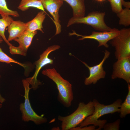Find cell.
<instances>
[{
    "label": "cell",
    "instance_id": "3",
    "mask_svg": "<svg viewBox=\"0 0 130 130\" xmlns=\"http://www.w3.org/2000/svg\"><path fill=\"white\" fill-rule=\"evenodd\" d=\"M94 110L92 101H90L87 104L79 102L76 110L71 114L58 116V120L61 122V130H71L77 127L86 117L92 114Z\"/></svg>",
    "mask_w": 130,
    "mask_h": 130
},
{
    "label": "cell",
    "instance_id": "28",
    "mask_svg": "<svg viewBox=\"0 0 130 130\" xmlns=\"http://www.w3.org/2000/svg\"><path fill=\"white\" fill-rule=\"evenodd\" d=\"M96 0L98 2H102L104 1L105 0Z\"/></svg>",
    "mask_w": 130,
    "mask_h": 130
},
{
    "label": "cell",
    "instance_id": "19",
    "mask_svg": "<svg viewBox=\"0 0 130 130\" xmlns=\"http://www.w3.org/2000/svg\"><path fill=\"white\" fill-rule=\"evenodd\" d=\"M130 8L125 7L117 14L119 19V24L125 26L130 25Z\"/></svg>",
    "mask_w": 130,
    "mask_h": 130
},
{
    "label": "cell",
    "instance_id": "22",
    "mask_svg": "<svg viewBox=\"0 0 130 130\" xmlns=\"http://www.w3.org/2000/svg\"><path fill=\"white\" fill-rule=\"evenodd\" d=\"M112 11L117 14L123 9L122 6L125 1L124 0H109Z\"/></svg>",
    "mask_w": 130,
    "mask_h": 130
},
{
    "label": "cell",
    "instance_id": "16",
    "mask_svg": "<svg viewBox=\"0 0 130 130\" xmlns=\"http://www.w3.org/2000/svg\"><path fill=\"white\" fill-rule=\"evenodd\" d=\"M31 7H35L46 12L40 0H21L18 8L21 11H25Z\"/></svg>",
    "mask_w": 130,
    "mask_h": 130
},
{
    "label": "cell",
    "instance_id": "29",
    "mask_svg": "<svg viewBox=\"0 0 130 130\" xmlns=\"http://www.w3.org/2000/svg\"><path fill=\"white\" fill-rule=\"evenodd\" d=\"M2 104H0V109L2 107Z\"/></svg>",
    "mask_w": 130,
    "mask_h": 130
},
{
    "label": "cell",
    "instance_id": "9",
    "mask_svg": "<svg viewBox=\"0 0 130 130\" xmlns=\"http://www.w3.org/2000/svg\"><path fill=\"white\" fill-rule=\"evenodd\" d=\"M104 53V57L102 61L98 64L95 65L90 66L85 62L82 61L88 68L90 72L89 76L85 78L84 80V84L85 85H89L92 84H95L100 79L105 78L106 72L104 70L103 65L105 60L109 57L110 52L107 50H105Z\"/></svg>",
    "mask_w": 130,
    "mask_h": 130
},
{
    "label": "cell",
    "instance_id": "23",
    "mask_svg": "<svg viewBox=\"0 0 130 130\" xmlns=\"http://www.w3.org/2000/svg\"><path fill=\"white\" fill-rule=\"evenodd\" d=\"M120 120L118 119L115 122L110 123L106 124L103 128L105 130H118L120 128Z\"/></svg>",
    "mask_w": 130,
    "mask_h": 130
},
{
    "label": "cell",
    "instance_id": "1",
    "mask_svg": "<svg viewBox=\"0 0 130 130\" xmlns=\"http://www.w3.org/2000/svg\"><path fill=\"white\" fill-rule=\"evenodd\" d=\"M92 102L94 108L93 113L86 117L78 125L79 127H82L92 124L95 126H98V128L95 130H100L103 128L107 120H98V119L105 114L119 112L122 100L118 99L112 104L107 105L100 104L95 99H93Z\"/></svg>",
    "mask_w": 130,
    "mask_h": 130
},
{
    "label": "cell",
    "instance_id": "20",
    "mask_svg": "<svg viewBox=\"0 0 130 130\" xmlns=\"http://www.w3.org/2000/svg\"><path fill=\"white\" fill-rule=\"evenodd\" d=\"M0 14L2 17L12 16L14 17L19 16L18 12L8 8L5 0H0Z\"/></svg>",
    "mask_w": 130,
    "mask_h": 130
},
{
    "label": "cell",
    "instance_id": "21",
    "mask_svg": "<svg viewBox=\"0 0 130 130\" xmlns=\"http://www.w3.org/2000/svg\"><path fill=\"white\" fill-rule=\"evenodd\" d=\"M0 62L5 63L7 64L14 63L17 64L22 66L24 68H26L27 65L18 61L10 57L2 51L0 47Z\"/></svg>",
    "mask_w": 130,
    "mask_h": 130
},
{
    "label": "cell",
    "instance_id": "12",
    "mask_svg": "<svg viewBox=\"0 0 130 130\" xmlns=\"http://www.w3.org/2000/svg\"><path fill=\"white\" fill-rule=\"evenodd\" d=\"M44 9H45L52 16L55 26V35L60 33L61 31L60 24L59 11L63 5V0H40Z\"/></svg>",
    "mask_w": 130,
    "mask_h": 130
},
{
    "label": "cell",
    "instance_id": "2",
    "mask_svg": "<svg viewBox=\"0 0 130 130\" xmlns=\"http://www.w3.org/2000/svg\"><path fill=\"white\" fill-rule=\"evenodd\" d=\"M42 73L56 84L58 92V98L60 102L65 107H70L74 98L72 84L63 78L54 68L44 70Z\"/></svg>",
    "mask_w": 130,
    "mask_h": 130
},
{
    "label": "cell",
    "instance_id": "25",
    "mask_svg": "<svg viewBox=\"0 0 130 130\" xmlns=\"http://www.w3.org/2000/svg\"><path fill=\"white\" fill-rule=\"evenodd\" d=\"M6 101V99L3 98L0 93V104H2Z\"/></svg>",
    "mask_w": 130,
    "mask_h": 130
},
{
    "label": "cell",
    "instance_id": "10",
    "mask_svg": "<svg viewBox=\"0 0 130 130\" xmlns=\"http://www.w3.org/2000/svg\"><path fill=\"white\" fill-rule=\"evenodd\" d=\"M37 31L30 32L26 30L21 35L13 40L18 42L19 46H9V52L12 54H19L26 56L28 49L30 46L33 38L37 33Z\"/></svg>",
    "mask_w": 130,
    "mask_h": 130
},
{
    "label": "cell",
    "instance_id": "30",
    "mask_svg": "<svg viewBox=\"0 0 130 130\" xmlns=\"http://www.w3.org/2000/svg\"><path fill=\"white\" fill-rule=\"evenodd\" d=\"M1 77V76H0V78Z\"/></svg>",
    "mask_w": 130,
    "mask_h": 130
},
{
    "label": "cell",
    "instance_id": "14",
    "mask_svg": "<svg viewBox=\"0 0 130 130\" xmlns=\"http://www.w3.org/2000/svg\"><path fill=\"white\" fill-rule=\"evenodd\" d=\"M46 13L45 12L41 11L33 19L26 23V30L31 32L39 30L44 33L42 24L46 17Z\"/></svg>",
    "mask_w": 130,
    "mask_h": 130
},
{
    "label": "cell",
    "instance_id": "4",
    "mask_svg": "<svg viewBox=\"0 0 130 130\" xmlns=\"http://www.w3.org/2000/svg\"><path fill=\"white\" fill-rule=\"evenodd\" d=\"M105 12L97 11L89 13L87 16L83 17H72L69 20L67 26L75 24H83L90 25L95 29L101 32L109 31L112 30L108 26L104 21Z\"/></svg>",
    "mask_w": 130,
    "mask_h": 130
},
{
    "label": "cell",
    "instance_id": "24",
    "mask_svg": "<svg viewBox=\"0 0 130 130\" xmlns=\"http://www.w3.org/2000/svg\"><path fill=\"white\" fill-rule=\"evenodd\" d=\"M95 126L94 125L87 127V126L80 127H76L72 129L71 130H95Z\"/></svg>",
    "mask_w": 130,
    "mask_h": 130
},
{
    "label": "cell",
    "instance_id": "17",
    "mask_svg": "<svg viewBox=\"0 0 130 130\" xmlns=\"http://www.w3.org/2000/svg\"><path fill=\"white\" fill-rule=\"evenodd\" d=\"M13 20V19L10 16L2 17L0 19V36L9 46L13 45L6 39L5 35V30Z\"/></svg>",
    "mask_w": 130,
    "mask_h": 130
},
{
    "label": "cell",
    "instance_id": "11",
    "mask_svg": "<svg viewBox=\"0 0 130 130\" xmlns=\"http://www.w3.org/2000/svg\"><path fill=\"white\" fill-rule=\"evenodd\" d=\"M111 78H118L125 81L128 84L130 83V57L117 59L113 65Z\"/></svg>",
    "mask_w": 130,
    "mask_h": 130
},
{
    "label": "cell",
    "instance_id": "26",
    "mask_svg": "<svg viewBox=\"0 0 130 130\" xmlns=\"http://www.w3.org/2000/svg\"><path fill=\"white\" fill-rule=\"evenodd\" d=\"M59 128L58 127H54L53 128L52 130H59Z\"/></svg>",
    "mask_w": 130,
    "mask_h": 130
},
{
    "label": "cell",
    "instance_id": "5",
    "mask_svg": "<svg viewBox=\"0 0 130 130\" xmlns=\"http://www.w3.org/2000/svg\"><path fill=\"white\" fill-rule=\"evenodd\" d=\"M22 83L25 90L24 96L25 99L24 102L21 103L20 105V109L21 113L22 120L25 122L31 121L37 125L46 123L47 119L44 117V115H38L31 107L29 96V91L31 89L29 87L30 84L26 79L22 80Z\"/></svg>",
    "mask_w": 130,
    "mask_h": 130
},
{
    "label": "cell",
    "instance_id": "7",
    "mask_svg": "<svg viewBox=\"0 0 130 130\" xmlns=\"http://www.w3.org/2000/svg\"><path fill=\"white\" fill-rule=\"evenodd\" d=\"M60 48V46L57 45L49 47L40 55L39 59L35 62L34 64L36 66V68L34 74L32 77L26 79L32 85L31 89L36 90L41 84V82L37 79L39 72L45 66L53 64V60L49 58V55L51 52L58 49Z\"/></svg>",
    "mask_w": 130,
    "mask_h": 130
},
{
    "label": "cell",
    "instance_id": "18",
    "mask_svg": "<svg viewBox=\"0 0 130 130\" xmlns=\"http://www.w3.org/2000/svg\"><path fill=\"white\" fill-rule=\"evenodd\" d=\"M128 92L124 101L121 103L120 107V116L121 118L125 117L130 113V85L128 84Z\"/></svg>",
    "mask_w": 130,
    "mask_h": 130
},
{
    "label": "cell",
    "instance_id": "6",
    "mask_svg": "<svg viewBox=\"0 0 130 130\" xmlns=\"http://www.w3.org/2000/svg\"><path fill=\"white\" fill-rule=\"evenodd\" d=\"M110 43L115 47L114 55L117 59L130 57V28H123Z\"/></svg>",
    "mask_w": 130,
    "mask_h": 130
},
{
    "label": "cell",
    "instance_id": "8",
    "mask_svg": "<svg viewBox=\"0 0 130 130\" xmlns=\"http://www.w3.org/2000/svg\"><path fill=\"white\" fill-rule=\"evenodd\" d=\"M119 30L116 28H113L111 31L107 32H97L93 31L91 34L89 35H83L77 33L74 31L72 33H70V35H75L77 36H80L81 38L78 40H83L85 39H94L97 41L99 43L98 47L104 46L106 48L109 47L107 42L112 39L117 35L119 32Z\"/></svg>",
    "mask_w": 130,
    "mask_h": 130
},
{
    "label": "cell",
    "instance_id": "27",
    "mask_svg": "<svg viewBox=\"0 0 130 130\" xmlns=\"http://www.w3.org/2000/svg\"><path fill=\"white\" fill-rule=\"evenodd\" d=\"M3 40L2 38L0 36V43H1L3 41Z\"/></svg>",
    "mask_w": 130,
    "mask_h": 130
},
{
    "label": "cell",
    "instance_id": "15",
    "mask_svg": "<svg viewBox=\"0 0 130 130\" xmlns=\"http://www.w3.org/2000/svg\"><path fill=\"white\" fill-rule=\"evenodd\" d=\"M71 7L73 17H79L85 16V8L84 0H63Z\"/></svg>",
    "mask_w": 130,
    "mask_h": 130
},
{
    "label": "cell",
    "instance_id": "13",
    "mask_svg": "<svg viewBox=\"0 0 130 130\" xmlns=\"http://www.w3.org/2000/svg\"><path fill=\"white\" fill-rule=\"evenodd\" d=\"M26 23L20 20H13L8 27L9 33L8 41L13 40L21 35L26 30Z\"/></svg>",
    "mask_w": 130,
    "mask_h": 130
}]
</instances>
